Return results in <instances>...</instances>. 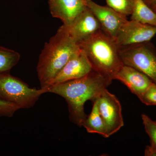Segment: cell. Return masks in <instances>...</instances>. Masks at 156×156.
<instances>
[{
    "label": "cell",
    "instance_id": "1",
    "mask_svg": "<svg viewBox=\"0 0 156 156\" xmlns=\"http://www.w3.org/2000/svg\"><path fill=\"white\" fill-rule=\"evenodd\" d=\"M112 82L92 70L80 79L51 86L46 93H54L64 98L67 102L70 121L81 127L87 116L84 111L85 103L89 100L94 102Z\"/></svg>",
    "mask_w": 156,
    "mask_h": 156
},
{
    "label": "cell",
    "instance_id": "2",
    "mask_svg": "<svg viewBox=\"0 0 156 156\" xmlns=\"http://www.w3.org/2000/svg\"><path fill=\"white\" fill-rule=\"evenodd\" d=\"M80 46L60 27L55 35L45 44L39 56L37 67L41 89L44 90Z\"/></svg>",
    "mask_w": 156,
    "mask_h": 156
},
{
    "label": "cell",
    "instance_id": "3",
    "mask_svg": "<svg viewBox=\"0 0 156 156\" xmlns=\"http://www.w3.org/2000/svg\"><path fill=\"white\" fill-rule=\"evenodd\" d=\"M78 45L88 57L92 69L112 81L123 65L119 48L114 40L102 30L81 42Z\"/></svg>",
    "mask_w": 156,
    "mask_h": 156
},
{
    "label": "cell",
    "instance_id": "4",
    "mask_svg": "<svg viewBox=\"0 0 156 156\" xmlns=\"http://www.w3.org/2000/svg\"><path fill=\"white\" fill-rule=\"evenodd\" d=\"M44 90L30 88L10 71L0 73V99L16 105L20 109L35 105Z\"/></svg>",
    "mask_w": 156,
    "mask_h": 156
},
{
    "label": "cell",
    "instance_id": "5",
    "mask_svg": "<svg viewBox=\"0 0 156 156\" xmlns=\"http://www.w3.org/2000/svg\"><path fill=\"white\" fill-rule=\"evenodd\" d=\"M123 64L136 69L156 84V49L150 41L119 48Z\"/></svg>",
    "mask_w": 156,
    "mask_h": 156
},
{
    "label": "cell",
    "instance_id": "6",
    "mask_svg": "<svg viewBox=\"0 0 156 156\" xmlns=\"http://www.w3.org/2000/svg\"><path fill=\"white\" fill-rule=\"evenodd\" d=\"M98 110L105 124L108 137L124 126L122 108L115 95L105 89L97 99Z\"/></svg>",
    "mask_w": 156,
    "mask_h": 156
},
{
    "label": "cell",
    "instance_id": "7",
    "mask_svg": "<svg viewBox=\"0 0 156 156\" xmlns=\"http://www.w3.org/2000/svg\"><path fill=\"white\" fill-rule=\"evenodd\" d=\"M156 35V26L132 20H128L115 40L123 48L150 41Z\"/></svg>",
    "mask_w": 156,
    "mask_h": 156
},
{
    "label": "cell",
    "instance_id": "8",
    "mask_svg": "<svg viewBox=\"0 0 156 156\" xmlns=\"http://www.w3.org/2000/svg\"><path fill=\"white\" fill-rule=\"evenodd\" d=\"M87 6L100 23L101 30L115 41L128 21L127 17L108 6L100 5L92 0L87 2Z\"/></svg>",
    "mask_w": 156,
    "mask_h": 156
},
{
    "label": "cell",
    "instance_id": "9",
    "mask_svg": "<svg viewBox=\"0 0 156 156\" xmlns=\"http://www.w3.org/2000/svg\"><path fill=\"white\" fill-rule=\"evenodd\" d=\"M92 70V65L86 53L80 48L56 75L49 87L80 79L87 76Z\"/></svg>",
    "mask_w": 156,
    "mask_h": 156
},
{
    "label": "cell",
    "instance_id": "10",
    "mask_svg": "<svg viewBox=\"0 0 156 156\" xmlns=\"http://www.w3.org/2000/svg\"><path fill=\"white\" fill-rule=\"evenodd\" d=\"M61 27L78 44L101 30L100 23L88 6L70 24Z\"/></svg>",
    "mask_w": 156,
    "mask_h": 156
},
{
    "label": "cell",
    "instance_id": "11",
    "mask_svg": "<svg viewBox=\"0 0 156 156\" xmlns=\"http://www.w3.org/2000/svg\"><path fill=\"white\" fill-rule=\"evenodd\" d=\"M119 80L128 87L138 98L153 83L143 73L129 66L123 64L117 72L114 80Z\"/></svg>",
    "mask_w": 156,
    "mask_h": 156
},
{
    "label": "cell",
    "instance_id": "12",
    "mask_svg": "<svg viewBox=\"0 0 156 156\" xmlns=\"http://www.w3.org/2000/svg\"><path fill=\"white\" fill-rule=\"evenodd\" d=\"M87 0H49L50 13L69 25L87 7Z\"/></svg>",
    "mask_w": 156,
    "mask_h": 156
},
{
    "label": "cell",
    "instance_id": "13",
    "mask_svg": "<svg viewBox=\"0 0 156 156\" xmlns=\"http://www.w3.org/2000/svg\"><path fill=\"white\" fill-rule=\"evenodd\" d=\"M83 126L88 133H96L108 137L105 124L98 110L97 99L93 102L92 111L84 121Z\"/></svg>",
    "mask_w": 156,
    "mask_h": 156
},
{
    "label": "cell",
    "instance_id": "14",
    "mask_svg": "<svg viewBox=\"0 0 156 156\" xmlns=\"http://www.w3.org/2000/svg\"><path fill=\"white\" fill-rule=\"evenodd\" d=\"M133 9L131 20L156 26V13L144 0H133Z\"/></svg>",
    "mask_w": 156,
    "mask_h": 156
},
{
    "label": "cell",
    "instance_id": "15",
    "mask_svg": "<svg viewBox=\"0 0 156 156\" xmlns=\"http://www.w3.org/2000/svg\"><path fill=\"white\" fill-rule=\"evenodd\" d=\"M20 58V54L17 51L0 46V73L10 71Z\"/></svg>",
    "mask_w": 156,
    "mask_h": 156
},
{
    "label": "cell",
    "instance_id": "16",
    "mask_svg": "<svg viewBox=\"0 0 156 156\" xmlns=\"http://www.w3.org/2000/svg\"><path fill=\"white\" fill-rule=\"evenodd\" d=\"M108 7L126 17L133 11V0H105Z\"/></svg>",
    "mask_w": 156,
    "mask_h": 156
},
{
    "label": "cell",
    "instance_id": "17",
    "mask_svg": "<svg viewBox=\"0 0 156 156\" xmlns=\"http://www.w3.org/2000/svg\"><path fill=\"white\" fill-rule=\"evenodd\" d=\"M141 118L146 132L150 138L151 145L156 148V121L144 114L141 115Z\"/></svg>",
    "mask_w": 156,
    "mask_h": 156
},
{
    "label": "cell",
    "instance_id": "18",
    "mask_svg": "<svg viewBox=\"0 0 156 156\" xmlns=\"http://www.w3.org/2000/svg\"><path fill=\"white\" fill-rule=\"evenodd\" d=\"M139 99L146 105H156V84L153 83Z\"/></svg>",
    "mask_w": 156,
    "mask_h": 156
},
{
    "label": "cell",
    "instance_id": "19",
    "mask_svg": "<svg viewBox=\"0 0 156 156\" xmlns=\"http://www.w3.org/2000/svg\"><path fill=\"white\" fill-rule=\"evenodd\" d=\"M19 109L16 105L0 99V117L11 118Z\"/></svg>",
    "mask_w": 156,
    "mask_h": 156
},
{
    "label": "cell",
    "instance_id": "20",
    "mask_svg": "<svg viewBox=\"0 0 156 156\" xmlns=\"http://www.w3.org/2000/svg\"><path fill=\"white\" fill-rule=\"evenodd\" d=\"M144 156H156V148L152 145H147L145 148Z\"/></svg>",
    "mask_w": 156,
    "mask_h": 156
},
{
    "label": "cell",
    "instance_id": "21",
    "mask_svg": "<svg viewBox=\"0 0 156 156\" xmlns=\"http://www.w3.org/2000/svg\"><path fill=\"white\" fill-rule=\"evenodd\" d=\"M144 1L150 8L156 5V0H144Z\"/></svg>",
    "mask_w": 156,
    "mask_h": 156
},
{
    "label": "cell",
    "instance_id": "22",
    "mask_svg": "<svg viewBox=\"0 0 156 156\" xmlns=\"http://www.w3.org/2000/svg\"><path fill=\"white\" fill-rule=\"evenodd\" d=\"M151 8L156 13V5L152 6V7H151Z\"/></svg>",
    "mask_w": 156,
    "mask_h": 156
},
{
    "label": "cell",
    "instance_id": "23",
    "mask_svg": "<svg viewBox=\"0 0 156 156\" xmlns=\"http://www.w3.org/2000/svg\"><path fill=\"white\" fill-rule=\"evenodd\" d=\"M87 2H88V1H90V0H87Z\"/></svg>",
    "mask_w": 156,
    "mask_h": 156
}]
</instances>
